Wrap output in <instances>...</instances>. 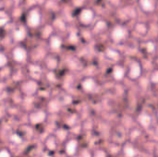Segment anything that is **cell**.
<instances>
[{"mask_svg":"<svg viewBox=\"0 0 158 157\" xmlns=\"http://www.w3.org/2000/svg\"><path fill=\"white\" fill-rule=\"evenodd\" d=\"M27 70H28V73L31 76V78L34 79V80H37V81H38V79H40V77L42 75V68H41V67L38 64H35V63L28 64Z\"/></svg>","mask_w":158,"mask_h":157,"instance_id":"6","label":"cell"},{"mask_svg":"<svg viewBox=\"0 0 158 157\" xmlns=\"http://www.w3.org/2000/svg\"><path fill=\"white\" fill-rule=\"evenodd\" d=\"M48 44L52 49H57L59 47V39L56 36H50L49 37V41H48Z\"/></svg>","mask_w":158,"mask_h":157,"instance_id":"9","label":"cell"},{"mask_svg":"<svg viewBox=\"0 0 158 157\" xmlns=\"http://www.w3.org/2000/svg\"><path fill=\"white\" fill-rule=\"evenodd\" d=\"M10 21V17L4 9H0V28H5Z\"/></svg>","mask_w":158,"mask_h":157,"instance_id":"7","label":"cell"},{"mask_svg":"<svg viewBox=\"0 0 158 157\" xmlns=\"http://www.w3.org/2000/svg\"><path fill=\"white\" fill-rule=\"evenodd\" d=\"M10 141L15 144H20L22 143V137L18 133H14L10 136Z\"/></svg>","mask_w":158,"mask_h":157,"instance_id":"10","label":"cell"},{"mask_svg":"<svg viewBox=\"0 0 158 157\" xmlns=\"http://www.w3.org/2000/svg\"><path fill=\"white\" fill-rule=\"evenodd\" d=\"M39 90V82L34 79H27L19 83V92L22 95L26 97L34 96Z\"/></svg>","mask_w":158,"mask_h":157,"instance_id":"3","label":"cell"},{"mask_svg":"<svg viewBox=\"0 0 158 157\" xmlns=\"http://www.w3.org/2000/svg\"><path fill=\"white\" fill-rule=\"evenodd\" d=\"M25 25L28 29L36 30L40 28L43 22V12L39 5L31 6L25 13Z\"/></svg>","mask_w":158,"mask_h":157,"instance_id":"1","label":"cell"},{"mask_svg":"<svg viewBox=\"0 0 158 157\" xmlns=\"http://www.w3.org/2000/svg\"><path fill=\"white\" fill-rule=\"evenodd\" d=\"M28 27L26 25H18L11 31V38L16 43H22L28 37Z\"/></svg>","mask_w":158,"mask_h":157,"instance_id":"4","label":"cell"},{"mask_svg":"<svg viewBox=\"0 0 158 157\" xmlns=\"http://www.w3.org/2000/svg\"><path fill=\"white\" fill-rule=\"evenodd\" d=\"M46 119V113L44 110H34L28 115V121L31 125L37 126L44 122Z\"/></svg>","mask_w":158,"mask_h":157,"instance_id":"5","label":"cell"},{"mask_svg":"<svg viewBox=\"0 0 158 157\" xmlns=\"http://www.w3.org/2000/svg\"><path fill=\"white\" fill-rule=\"evenodd\" d=\"M0 157H12V155L8 149L3 148V149H0Z\"/></svg>","mask_w":158,"mask_h":157,"instance_id":"11","label":"cell"},{"mask_svg":"<svg viewBox=\"0 0 158 157\" xmlns=\"http://www.w3.org/2000/svg\"><path fill=\"white\" fill-rule=\"evenodd\" d=\"M8 62H9L8 56L4 51L0 50V69L6 67L8 65Z\"/></svg>","mask_w":158,"mask_h":157,"instance_id":"8","label":"cell"},{"mask_svg":"<svg viewBox=\"0 0 158 157\" xmlns=\"http://www.w3.org/2000/svg\"><path fill=\"white\" fill-rule=\"evenodd\" d=\"M54 139L53 137H49L46 141H45V147L49 150H52L54 148V143H53Z\"/></svg>","mask_w":158,"mask_h":157,"instance_id":"12","label":"cell"},{"mask_svg":"<svg viewBox=\"0 0 158 157\" xmlns=\"http://www.w3.org/2000/svg\"><path fill=\"white\" fill-rule=\"evenodd\" d=\"M10 56L14 63L22 65L28 62L29 52L22 43H17L10 51Z\"/></svg>","mask_w":158,"mask_h":157,"instance_id":"2","label":"cell"}]
</instances>
